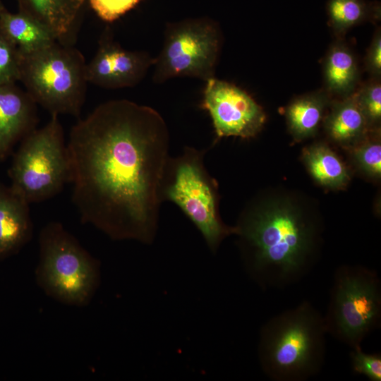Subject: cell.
<instances>
[{
  "label": "cell",
  "mask_w": 381,
  "mask_h": 381,
  "mask_svg": "<svg viewBox=\"0 0 381 381\" xmlns=\"http://www.w3.org/2000/svg\"><path fill=\"white\" fill-rule=\"evenodd\" d=\"M66 145L81 221L113 240L152 243L170 157L162 115L128 99L109 100L72 127Z\"/></svg>",
  "instance_id": "obj_1"
},
{
  "label": "cell",
  "mask_w": 381,
  "mask_h": 381,
  "mask_svg": "<svg viewBox=\"0 0 381 381\" xmlns=\"http://www.w3.org/2000/svg\"><path fill=\"white\" fill-rule=\"evenodd\" d=\"M234 229L246 271L265 290L298 282L321 254L322 216L309 200L292 191L267 190L256 195Z\"/></svg>",
  "instance_id": "obj_2"
},
{
  "label": "cell",
  "mask_w": 381,
  "mask_h": 381,
  "mask_svg": "<svg viewBox=\"0 0 381 381\" xmlns=\"http://www.w3.org/2000/svg\"><path fill=\"white\" fill-rule=\"evenodd\" d=\"M327 334L323 315L308 301L270 318L261 327L258 359L273 381H305L322 369Z\"/></svg>",
  "instance_id": "obj_3"
},
{
  "label": "cell",
  "mask_w": 381,
  "mask_h": 381,
  "mask_svg": "<svg viewBox=\"0 0 381 381\" xmlns=\"http://www.w3.org/2000/svg\"><path fill=\"white\" fill-rule=\"evenodd\" d=\"M39 246L35 277L40 289L63 304L89 305L100 284L99 260L57 222L42 228Z\"/></svg>",
  "instance_id": "obj_4"
},
{
  "label": "cell",
  "mask_w": 381,
  "mask_h": 381,
  "mask_svg": "<svg viewBox=\"0 0 381 381\" xmlns=\"http://www.w3.org/2000/svg\"><path fill=\"white\" fill-rule=\"evenodd\" d=\"M205 150L186 146L182 153L169 157L162 179V202L176 205L200 232L207 247L216 253L222 241L234 234L219 210L218 184L204 164Z\"/></svg>",
  "instance_id": "obj_5"
},
{
  "label": "cell",
  "mask_w": 381,
  "mask_h": 381,
  "mask_svg": "<svg viewBox=\"0 0 381 381\" xmlns=\"http://www.w3.org/2000/svg\"><path fill=\"white\" fill-rule=\"evenodd\" d=\"M86 65L78 49L56 41L37 51L20 54L19 81L32 100L51 115L78 117L86 95Z\"/></svg>",
  "instance_id": "obj_6"
},
{
  "label": "cell",
  "mask_w": 381,
  "mask_h": 381,
  "mask_svg": "<svg viewBox=\"0 0 381 381\" xmlns=\"http://www.w3.org/2000/svg\"><path fill=\"white\" fill-rule=\"evenodd\" d=\"M327 334L351 349L380 327L381 282L377 272L358 265L339 266L323 316Z\"/></svg>",
  "instance_id": "obj_7"
},
{
  "label": "cell",
  "mask_w": 381,
  "mask_h": 381,
  "mask_svg": "<svg viewBox=\"0 0 381 381\" xmlns=\"http://www.w3.org/2000/svg\"><path fill=\"white\" fill-rule=\"evenodd\" d=\"M20 142L8 170L10 186L29 204L59 193L71 181V166L58 116Z\"/></svg>",
  "instance_id": "obj_8"
},
{
  "label": "cell",
  "mask_w": 381,
  "mask_h": 381,
  "mask_svg": "<svg viewBox=\"0 0 381 381\" xmlns=\"http://www.w3.org/2000/svg\"><path fill=\"white\" fill-rule=\"evenodd\" d=\"M221 42L219 26L209 18L167 23L162 49L155 57L153 82L163 83L177 77L206 82L214 78Z\"/></svg>",
  "instance_id": "obj_9"
},
{
  "label": "cell",
  "mask_w": 381,
  "mask_h": 381,
  "mask_svg": "<svg viewBox=\"0 0 381 381\" xmlns=\"http://www.w3.org/2000/svg\"><path fill=\"white\" fill-rule=\"evenodd\" d=\"M201 108L212 119L216 141L226 137L254 138L266 121L263 109L249 94L215 77L205 82Z\"/></svg>",
  "instance_id": "obj_10"
},
{
  "label": "cell",
  "mask_w": 381,
  "mask_h": 381,
  "mask_svg": "<svg viewBox=\"0 0 381 381\" xmlns=\"http://www.w3.org/2000/svg\"><path fill=\"white\" fill-rule=\"evenodd\" d=\"M155 57L144 51H128L115 42L111 30H104L97 52L86 65L87 83L105 89L131 87L140 83Z\"/></svg>",
  "instance_id": "obj_11"
},
{
  "label": "cell",
  "mask_w": 381,
  "mask_h": 381,
  "mask_svg": "<svg viewBox=\"0 0 381 381\" xmlns=\"http://www.w3.org/2000/svg\"><path fill=\"white\" fill-rule=\"evenodd\" d=\"M37 104L16 83L0 85V162L36 128Z\"/></svg>",
  "instance_id": "obj_12"
},
{
  "label": "cell",
  "mask_w": 381,
  "mask_h": 381,
  "mask_svg": "<svg viewBox=\"0 0 381 381\" xmlns=\"http://www.w3.org/2000/svg\"><path fill=\"white\" fill-rule=\"evenodd\" d=\"M32 232L29 203L11 186L0 184V260L18 253Z\"/></svg>",
  "instance_id": "obj_13"
},
{
  "label": "cell",
  "mask_w": 381,
  "mask_h": 381,
  "mask_svg": "<svg viewBox=\"0 0 381 381\" xmlns=\"http://www.w3.org/2000/svg\"><path fill=\"white\" fill-rule=\"evenodd\" d=\"M18 11L43 25L54 39L71 44L87 0H16Z\"/></svg>",
  "instance_id": "obj_14"
},
{
  "label": "cell",
  "mask_w": 381,
  "mask_h": 381,
  "mask_svg": "<svg viewBox=\"0 0 381 381\" xmlns=\"http://www.w3.org/2000/svg\"><path fill=\"white\" fill-rule=\"evenodd\" d=\"M327 135L334 143L346 147L361 141L368 128L353 95L333 104L324 120Z\"/></svg>",
  "instance_id": "obj_15"
},
{
  "label": "cell",
  "mask_w": 381,
  "mask_h": 381,
  "mask_svg": "<svg viewBox=\"0 0 381 381\" xmlns=\"http://www.w3.org/2000/svg\"><path fill=\"white\" fill-rule=\"evenodd\" d=\"M0 30L20 54L37 51L56 41L43 25L20 11L6 9L0 13Z\"/></svg>",
  "instance_id": "obj_16"
},
{
  "label": "cell",
  "mask_w": 381,
  "mask_h": 381,
  "mask_svg": "<svg viewBox=\"0 0 381 381\" xmlns=\"http://www.w3.org/2000/svg\"><path fill=\"white\" fill-rule=\"evenodd\" d=\"M302 158L311 177L320 186L341 189L350 181L348 168L326 144L318 143L306 147Z\"/></svg>",
  "instance_id": "obj_17"
},
{
  "label": "cell",
  "mask_w": 381,
  "mask_h": 381,
  "mask_svg": "<svg viewBox=\"0 0 381 381\" xmlns=\"http://www.w3.org/2000/svg\"><path fill=\"white\" fill-rule=\"evenodd\" d=\"M329 104L327 93L318 92L298 97L286 109L289 131L298 141L314 135Z\"/></svg>",
  "instance_id": "obj_18"
},
{
  "label": "cell",
  "mask_w": 381,
  "mask_h": 381,
  "mask_svg": "<svg viewBox=\"0 0 381 381\" xmlns=\"http://www.w3.org/2000/svg\"><path fill=\"white\" fill-rule=\"evenodd\" d=\"M324 77L330 92L345 97L352 95L358 70L353 52L345 44L337 43L329 50L325 61Z\"/></svg>",
  "instance_id": "obj_19"
},
{
  "label": "cell",
  "mask_w": 381,
  "mask_h": 381,
  "mask_svg": "<svg viewBox=\"0 0 381 381\" xmlns=\"http://www.w3.org/2000/svg\"><path fill=\"white\" fill-rule=\"evenodd\" d=\"M329 23L338 31H344L378 13V6L365 0H328Z\"/></svg>",
  "instance_id": "obj_20"
},
{
  "label": "cell",
  "mask_w": 381,
  "mask_h": 381,
  "mask_svg": "<svg viewBox=\"0 0 381 381\" xmlns=\"http://www.w3.org/2000/svg\"><path fill=\"white\" fill-rule=\"evenodd\" d=\"M353 157L358 168L367 176H381V144L380 140L365 138L353 146Z\"/></svg>",
  "instance_id": "obj_21"
},
{
  "label": "cell",
  "mask_w": 381,
  "mask_h": 381,
  "mask_svg": "<svg viewBox=\"0 0 381 381\" xmlns=\"http://www.w3.org/2000/svg\"><path fill=\"white\" fill-rule=\"evenodd\" d=\"M353 95L368 128L378 126L381 120V85L378 79L375 78Z\"/></svg>",
  "instance_id": "obj_22"
},
{
  "label": "cell",
  "mask_w": 381,
  "mask_h": 381,
  "mask_svg": "<svg viewBox=\"0 0 381 381\" xmlns=\"http://www.w3.org/2000/svg\"><path fill=\"white\" fill-rule=\"evenodd\" d=\"M19 80V52L0 30V85L13 84Z\"/></svg>",
  "instance_id": "obj_23"
},
{
  "label": "cell",
  "mask_w": 381,
  "mask_h": 381,
  "mask_svg": "<svg viewBox=\"0 0 381 381\" xmlns=\"http://www.w3.org/2000/svg\"><path fill=\"white\" fill-rule=\"evenodd\" d=\"M353 371L365 376L370 381H381V354L366 353L361 347L350 353Z\"/></svg>",
  "instance_id": "obj_24"
},
{
  "label": "cell",
  "mask_w": 381,
  "mask_h": 381,
  "mask_svg": "<svg viewBox=\"0 0 381 381\" xmlns=\"http://www.w3.org/2000/svg\"><path fill=\"white\" fill-rule=\"evenodd\" d=\"M87 1L101 20L111 23L133 9L140 0H87Z\"/></svg>",
  "instance_id": "obj_25"
},
{
  "label": "cell",
  "mask_w": 381,
  "mask_h": 381,
  "mask_svg": "<svg viewBox=\"0 0 381 381\" xmlns=\"http://www.w3.org/2000/svg\"><path fill=\"white\" fill-rule=\"evenodd\" d=\"M368 71L376 79L381 75V33L377 30L369 47L366 58Z\"/></svg>",
  "instance_id": "obj_26"
},
{
  "label": "cell",
  "mask_w": 381,
  "mask_h": 381,
  "mask_svg": "<svg viewBox=\"0 0 381 381\" xmlns=\"http://www.w3.org/2000/svg\"><path fill=\"white\" fill-rule=\"evenodd\" d=\"M6 10V7L3 4L1 0H0V13H1L2 12H4Z\"/></svg>",
  "instance_id": "obj_27"
}]
</instances>
